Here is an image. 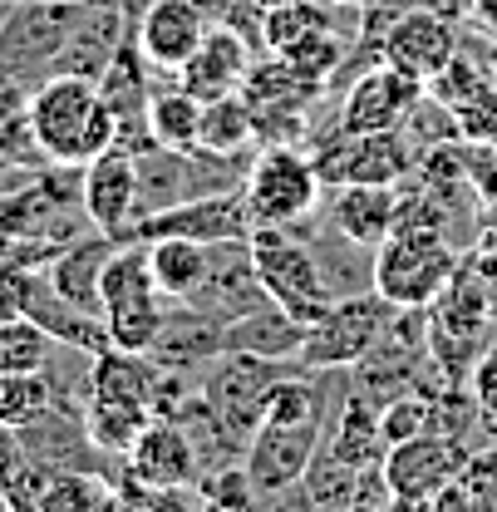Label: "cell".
Returning <instances> with one entry per match:
<instances>
[{"label":"cell","instance_id":"6da1fadb","mask_svg":"<svg viewBox=\"0 0 497 512\" xmlns=\"http://www.w3.org/2000/svg\"><path fill=\"white\" fill-rule=\"evenodd\" d=\"M30 128L45 163H74V168L119 143L114 109L104 104L99 84L84 74H45L30 94Z\"/></svg>","mask_w":497,"mask_h":512},{"label":"cell","instance_id":"7a4b0ae2","mask_svg":"<svg viewBox=\"0 0 497 512\" xmlns=\"http://www.w3.org/2000/svg\"><path fill=\"white\" fill-rule=\"evenodd\" d=\"M458 261L463 247H453L434 227H394L374 247V291L389 306H434Z\"/></svg>","mask_w":497,"mask_h":512},{"label":"cell","instance_id":"3957f363","mask_svg":"<svg viewBox=\"0 0 497 512\" xmlns=\"http://www.w3.org/2000/svg\"><path fill=\"white\" fill-rule=\"evenodd\" d=\"M251 227H296L325 202L311 148H256L242 178Z\"/></svg>","mask_w":497,"mask_h":512},{"label":"cell","instance_id":"277c9868","mask_svg":"<svg viewBox=\"0 0 497 512\" xmlns=\"http://www.w3.org/2000/svg\"><path fill=\"white\" fill-rule=\"evenodd\" d=\"M251 261H256L266 296L281 311H291L301 325H315L335 306V291L325 286V276L315 266L311 242L296 227H251Z\"/></svg>","mask_w":497,"mask_h":512},{"label":"cell","instance_id":"5b68a950","mask_svg":"<svg viewBox=\"0 0 497 512\" xmlns=\"http://www.w3.org/2000/svg\"><path fill=\"white\" fill-rule=\"evenodd\" d=\"M84 0H5L0 10V69L25 74L40 84L55 55L64 50L69 30L79 25Z\"/></svg>","mask_w":497,"mask_h":512},{"label":"cell","instance_id":"8992f818","mask_svg":"<svg viewBox=\"0 0 497 512\" xmlns=\"http://www.w3.org/2000/svg\"><path fill=\"white\" fill-rule=\"evenodd\" d=\"M315 173L325 188H345V183H404L419 163V153L409 148L404 128H384V133H320L311 143Z\"/></svg>","mask_w":497,"mask_h":512},{"label":"cell","instance_id":"52a82bcc","mask_svg":"<svg viewBox=\"0 0 497 512\" xmlns=\"http://www.w3.org/2000/svg\"><path fill=\"white\" fill-rule=\"evenodd\" d=\"M389 316H394V306H389L379 291L335 296V306L306 330L301 365H306V370H350L355 360L370 355V345L384 335Z\"/></svg>","mask_w":497,"mask_h":512},{"label":"cell","instance_id":"ba28073f","mask_svg":"<svg viewBox=\"0 0 497 512\" xmlns=\"http://www.w3.org/2000/svg\"><path fill=\"white\" fill-rule=\"evenodd\" d=\"M325 424L330 419H296V424L261 419L256 424L247 453H242V468H247V478H251L256 508H266L276 493H286V488H296L306 478L311 458L320 453V439H325Z\"/></svg>","mask_w":497,"mask_h":512},{"label":"cell","instance_id":"9c48e42d","mask_svg":"<svg viewBox=\"0 0 497 512\" xmlns=\"http://www.w3.org/2000/svg\"><path fill=\"white\" fill-rule=\"evenodd\" d=\"M153 242V237H192L202 247L212 242H247L251 237V212L242 188L237 192H207V197H183L163 212H148L128 227L119 242Z\"/></svg>","mask_w":497,"mask_h":512},{"label":"cell","instance_id":"30bf717a","mask_svg":"<svg viewBox=\"0 0 497 512\" xmlns=\"http://www.w3.org/2000/svg\"><path fill=\"white\" fill-rule=\"evenodd\" d=\"M424 89H429L424 79H414V74H404V69H394V64L374 60L345 84L340 114H335V124L325 128V133H335V128H340V133H384V128H399L409 119V109H414V99H419ZM315 138H320V133H315Z\"/></svg>","mask_w":497,"mask_h":512},{"label":"cell","instance_id":"8fae6325","mask_svg":"<svg viewBox=\"0 0 497 512\" xmlns=\"http://www.w3.org/2000/svg\"><path fill=\"white\" fill-rule=\"evenodd\" d=\"M468 448L448 434H419V439H404V444H389L384 453V478L394 488V508H429L438 493L458 478Z\"/></svg>","mask_w":497,"mask_h":512},{"label":"cell","instance_id":"7c38bea8","mask_svg":"<svg viewBox=\"0 0 497 512\" xmlns=\"http://www.w3.org/2000/svg\"><path fill=\"white\" fill-rule=\"evenodd\" d=\"M197 311L217 325H232L237 316H247L256 306H266V286L256 276V261H251V237L247 242H212L207 247V271L197 281V291L187 296Z\"/></svg>","mask_w":497,"mask_h":512},{"label":"cell","instance_id":"4fadbf2b","mask_svg":"<svg viewBox=\"0 0 497 512\" xmlns=\"http://www.w3.org/2000/svg\"><path fill=\"white\" fill-rule=\"evenodd\" d=\"M247 69H251V35H242L237 25L212 20L207 35H202V45L178 64L173 79L183 84L187 94H197L207 104V99H222V94H242Z\"/></svg>","mask_w":497,"mask_h":512},{"label":"cell","instance_id":"5bb4252c","mask_svg":"<svg viewBox=\"0 0 497 512\" xmlns=\"http://www.w3.org/2000/svg\"><path fill=\"white\" fill-rule=\"evenodd\" d=\"M79 192H84L89 222L99 232H109V237H124L133 227V217H138V158L128 148H119V143L104 148L99 158L84 163Z\"/></svg>","mask_w":497,"mask_h":512},{"label":"cell","instance_id":"9a60e30c","mask_svg":"<svg viewBox=\"0 0 497 512\" xmlns=\"http://www.w3.org/2000/svg\"><path fill=\"white\" fill-rule=\"evenodd\" d=\"M207 10L197 0H148L143 15L133 20V45L143 50V60L163 74H178V64L202 45L207 35Z\"/></svg>","mask_w":497,"mask_h":512},{"label":"cell","instance_id":"2e32d148","mask_svg":"<svg viewBox=\"0 0 497 512\" xmlns=\"http://www.w3.org/2000/svg\"><path fill=\"white\" fill-rule=\"evenodd\" d=\"M458 50H463V45H458V30H453L438 10H419V5H409V10L384 30L379 60L429 84V79H434L438 69L453 60Z\"/></svg>","mask_w":497,"mask_h":512},{"label":"cell","instance_id":"e0dca14e","mask_svg":"<svg viewBox=\"0 0 497 512\" xmlns=\"http://www.w3.org/2000/svg\"><path fill=\"white\" fill-rule=\"evenodd\" d=\"M128 473L143 478L148 488H183V483H197L202 473V458L187 439V429L168 414H153L148 429L138 434V444L128 448Z\"/></svg>","mask_w":497,"mask_h":512},{"label":"cell","instance_id":"ac0fdd59","mask_svg":"<svg viewBox=\"0 0 497 512\" xmlns=\"http://www.w3.org/2000/svg\"><path fill=\"white\" fill-rule=\"evenodd\" d=\"M148 355H153L163 370L197 380V375L222 355V325L207 320L192 301H168L163 330H158V340L148 345Z\"/></svg>","mask_w":497,"mask_h":512},{"label":"cell","instance_id":"d6986e66","mask_svg":"<svg viewBox=\"0 0 497 512\" xmlns=\"http://www.w3.org/2000/svg\"><path fill=\"white\" fill-rule=\"evenodd\" d=\"M325 217L355 237L360 247H379L399 227V183H345L325 188Z\"/></svg>","mask_w":497,"mask_h":512},{"label":"cell","instance_id":"ffe728a7","mask_svg":"<svg viewBox=\"0 0 497 512\" xmlns=\"http://www.w3.org/2000/svg\"><path fill=\"white\" fill-rule=\"evenodd\" d=\"M119 247V237H109V232H84V237H74L69 247L50 256V266H45V276H50V286L60 291L69 306H79V311H89V316L104 320V301H99V271H104V261L109 252Z\"/></svg>","mask_w":497,"mask_h":512},{"label":"cell","instance_id":"44dd1931","mask_svg":"<svg viewBox=\"0 0 497 512\" xmlns=\"http://www.w3.org/2000/svg\"><path fill=\"white\" fill-rule=\"evenodd\" d=\"M306 330L291 311H281L276 301L256 306L247 316H237L232 325H222V350H242V355H261V360H296L301 365V345Z\"/></svg>","mask_w":497,"mask_h":512},{"label":"cell","instance_id":"7402d4cb","mask_svg":"<svg viewBox=\"0 0 497 512\" xmlns=\"http://www.w3.org/2000/svg\"><path fill=\"white\" fill-rule=\"evenodd\" d=\"M320 448L335 453V458L350 463V468L384 463L389 444H384V434H379V409H374L360 389H345V394H340V404H335V414H330V424H325Z\"/></svg>","mask_w":497,"mask_h":512},{"label":"cell","instance_id":"603a6c76","mask_svg":"<svg viewBox=\"0 0 497 512\" xmlns=\"http://www.w3.org/2000/svg\"><path fill=\"white\" fill-rule=\"evenodd\" d=\"M30 94L35 84L25 74L0 69V158L15 168H45V153L30 128Z\"/></svg>","mask_w":497,"mask_h":512},{"label":"cell","instance_id":"cb8c5ba5","mask_svg":"<svg viewBox=\"0 0 497 512\" xmlns=\"http://www.w3.org/2000/svg\"><path fill=\"white\" fill-rule=\"evenodd\" d=\"M355 5H335V0H286L261 10V45L266 50H286L296 40H311L320 30H340V15Z\"/></svg>","mask_w":497,"mask_h":512},{"label":"cell","instance_id":"d4e9b609","mask_svg":"<svg viewBox=\"0 0 497 512\" xmlns=\"http://www.w3.org/2000/svg\"><path fill=\"white\" fill-rule=\"evenodd\" d=\"M168 316V296L163 291H138L124 301H109L104 306V330H109V345L128 350V355H148V345L158 340Z\"/></svg>","mask_w":497,"mask_h":512},{"label":"cell","instance_id":"484cf974","mask_svg":"<svg viewBox=\"0 0 497 512\" xmlns=\"http://www.w3.org/2000/svg\"><path fill=\"white\" fill-rule=\"evenodd\" d=\"M148 138H153L158 148L192 153L197 138H202V99L187 94L183 84L158 89V94L148 99Z\"/></svg>","mask_w":497,"mask_h":512},{"label":"cell","instance_id":"4316f807","mask_svg":"<svg viewBox=\"0 0 497 512\" xmlns=\"http://www.w3.org/2000/svg\"><path fill=\"white\" fill-rule=\"evenodd\" d=\"M133 158H138V217L163 212V207H173V202L187 197V153L148 143V148H138ZM138 217H133V222H138Z\"/></svg>","mask_w":497,"mask_h":512},{"label":"cell","instance_id":"83f0119b","mask_svg":"<svg viewBox=\"0 0 497 512\" xmlns=\"http://www.w3.org/2000/svg\"><path fill=\"white\" fill-rule=\"evenodd\" d=\"M148 419H153V409L128 404V399H99V394L84 399V429H89V439L104 448L109 458H128V448L138 444Z\"/></svg>","mask_w":497,"mask_h":512},{"label":"cell","instance_id":"f1b7e54d","mask_svg":"<svg viewBox=\"0 0 497 512\" xmlns=\"http://www.w3.org/2000/svg\"><path fill=\"white\" fill-rule=\"evenodd\" d=\"M148 266H153V281L168 301H187L207 271V247L192 242V237H153L148 242Z\"/></svg>","mask_w":497,"mask_h":512},{"label":"cell","instance_id":"f546056e","mask_svg":"<svg viewBox=\"0 0 497 512\" xmlns=\"http://www.w3.org/2000/svg\"><path fill=\"white\" fill-rule=\"evenodd\" d=\"M45 478H50V473L35 463V453L20 439V429H5V424H0V508L35 512Z\"/></svg>","mask_w":497,"mask_h":512},{"label":"cell","instance_id":"4dcf8cb0","mask_svg":"<svg viewBox=\"0 0 497 512\" xmlns=\"http://www.w3.org/2000/svg\"><path fill=\"white\" fill-rule=\"evenodd\" d=\"M197 148H207V153H251L256 148V119H251V104L242 94H222V99L202 104Z\"/></svg>","mask_w":497,"mask_h":512},{"label":"cell","instance_id":"1f68e13d","mask_svg":"<svg viewBox=\"0 0 497 512\" xmlns=\"http://www.w3.org/2000/svg\"><path fill=\"white\" fill-rule=\"evenodd\" d=\"M114 508V483L99 473H79V468H60L45 478L35 512H99Z\"/></svg>","mask_w":497,"mask_h":512},{"label":"cell","instance_id":"d6a6232c","mask_svg":"<svg viewBox=\"0 0 497 512\" xmlns=\"http://www.w3.org/2000/svg\"><path fill=\"white\" fill-rule=\"evenodd\" d=\"M60 340L30 316L0 320V375H15V370H45L55 360Z\"/></svg>","mask_w":497,"mask_h":512},{"label":"cell","instance_id":"836d02e7","mask_svg":"<svg viewBox=\"0 0 497 512\" xmlns=\"http://www.w3.org/2000/svg\"><path fill=\"white\" fill-rule=\"evenodd\" d=\"M55 404V380L45 370H15L0 375V424L5 429H25L30 419H40Z\"/></svg>","mask_w":497,"mask_h":512},{"label":"cell","instance_id":"e575fe53","mask_svg":"<svg viewBox=\"0 0 497 512\" xmlns=\"http://www.w3.org/2000/svg\"><path fill=\"white\" fill-rule=\"evenodd\" d=\"M434 429V394L424 389H409V394H394L379 404V434L384 444H404V439H419Z\"/></svg>","mask_w":497,"mask_h":512},{"label":"cell","instance_id":"d590c367","mask_svg":"<svg viewBox=\"0 0 497 512\" xmlns=\"http://www.w3.org/2000/svg\"><path fill=\"white\" fill-rule=\"evenodd\" d=\"M192 488H197L202 508H256V493H251V478H247V468H242V463L202 468Z\"/></svg>","mask_w":497,"mask_h":512},{"label":"cell","instance_id":"8d00e7d4","mask_svg":"<svg viewBox=\"0 0 497 512\" xmlns=\"http://www.w3.org/2000/svg\"><path fill=\"white\" fill-rule=\"evenodd\" d=\"M458 483H463V493H468L473 508H497V439L493 444H478L463 458Z\"/></svg>","mask_w":497,"mask_h":512},{"label":"cell","instance_id":"74e56055","mask_svg":"<svg viewBox=\"0 0 497 512\" xmlns=\"http://www.w3.org/2000/svg\"><path fill=\"white\" fill-rule=\"evenodd\" d=\"M468 389H473V399L483 409V429H497V340L478 355V365L468 375Z\"/></svg>","mask_w":497,"mask_h":512},{"label":"cell","instance_id":"f35d334b","mask_svg":"<svg viewBox=\"0 0 497 512\" xmlns=\"http://www.w3.org/2000/svg\"><path fill=\"white\" fill-rule=\"evenodd\" d=\"M473 15H478L488 30H497V0H473Z\"/></svg>","mask_w":497,"mask_h":512},{"label":"cell","instance_id":"ab89813d","mask_svg":"<svg viewBox=\"0 0 497 512\" xmlns=\"http://www.w3.org/2000/svg\"><path fill=\"white\" fill-rule=\"evenodd\" d=\"M488 74H493V84H497V45H493V55H488Z\"/></svg>","mask_w":497,"mask_h":512},{"label":"cell","instance_id":"60d3db41","mask_svg":"<svg viewBox=\"0 0 497 512\" xmlns=\"http://www.w3.org/2000/svg\"><path fill=\"white\" fill-rule=\"evenodd\" d=\"M10 173H15V163H5V158H0V178H10Z\"/></svg>","mask_w":497,"mask_h":512},{"label":"cell","instance_id":"b9f144b4","mask_svg":"<svg viewBox=\"0 0 497 512\" xmlns=\"http://www.w3.org/2000/svg\"><path fill=\"white\" fill-rule=\"evenodd\" d=\"M256 5H261V10H271V5H286V0H256Z\"/></svg>","mask_w":497,"mask_h":512},{"label":"cell","instance_id":"7bdbcfd3","mask_svg":"<svg viewBox=\"0 0 497 512\" xmlns=\"http://www.w3.org/2000/svg\"><path fill=\"white\" fill-rule=\"evenodd\" d=\"M335 5H365V0H335Z\"/></svg>","mask_w":497,"mask_h":512}]
</instances>
